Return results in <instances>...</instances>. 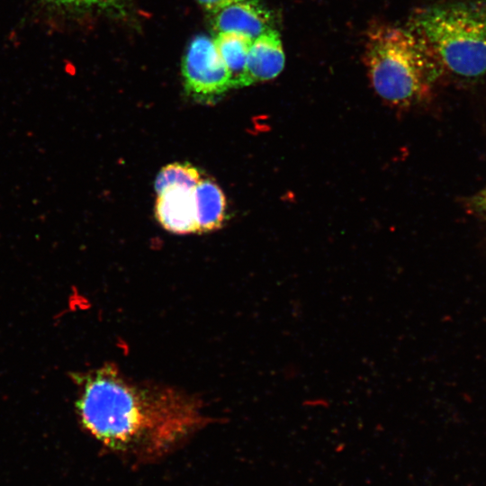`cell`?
Wrapping results in <instances>:
<instances>
[{
  "mask_svg": "<svg viewBox=\"0 0 486 486\" xmlns=\"http://www.w3.org/2000/svg\"><path fill=\"white\" fill-rule=\"evenodd\" d=\"M201 180L202 174L196 166L187 162H175L160 169L154 187L157 194L175 186L194 189Z\"/></svg>",
  "mask_w": 486,
  "mask_h": 486,
  "instance_id": "10",
  "label": "cell"
},
{
  "mask_svg": "<svg viewBox=\"0 0 486 486\" xmlns=\"http://www.w3.org/2000/svg\"><path fill=\"white\" fill-rule=\"evenodd\" d=\"M270 11L259 0H242L212 14V25L216 33L234 32L255 40L272 29Z\"/></svg>",
  "mask_w": 486,
  "mask_h": 486,
  "instance_id": "5",
  "label": "cell"
},
{
  "mask_svg": "<svg viewBox=\"0 0 486 486\" xmlns=\"http://www.w3.org/2000/svg\"><path fill=\"white\" fill-rule=\"evenodd\" d=\"M182 76L187 94L197 100H214L231 88L213 39L203 34L190 41L182 60Z\"/></svg>",
  "mask_w": 486,
  "mask_h": 486,
  "instance_id": "4",
  "label": "cell"
},
{
  "mask_svg": "<svg viewBox=\"0 0 486 486\" xmlns=\"http://www.w3.org/2000/svg\"><path fill=\"white\" fill-rule=\"evenodd\" d=\"M58 6L77 10H98L104 12H122L129 0H47Z\"/></svg>",
  "mask_w": 486,
  "mask_h": 486,
  "instance_id": "11",
  "label": "cell"
},
{
  "mask_svg": "<svg viewBox=\"0 0 486 486\" xmlns=\"http://www.w3.org/2000/svg\"><path fill=\"white\" fill-rule=\"evenodd\" d=\"M199 234L221 229L227 221L228 202L220 186L212 179L199 182L194 189Z\"/></svg>",
  "mask_w": 486,
  "mask_h": 486,
  "instance_id": "8",
  "label": "cell"
},
{
  "mask_svg": "<svg viewBox=\"0 0 486 486\" xmlns=\"http://www.w3.org/2000/svg\"><path fill=\"white\" fill-rule=\"evenodd\" d=\"M75 382L85 428L106 447L138 460L160 457L208 423L194 397L131 381L113 364L78 374Z\"/></svg>",
  "mask_w": 486,
  "mask_h": 486,
  "instance_id": "1",
  "label": "cell"
},
{
  "mask_svg": "<svg viewBox=\"0 0 486 486\" xmlns=\"http://www.w3.org/2000/svg\"><path fill=\"white\" fill-rule=\"evenodd\" d=\"M155 216L169 232L180 235L197 233L194 189L175 186L158 194Z\"/></svg>",
  "mask_w": 486,
  "mask_h": 486,
  "instance_id": "6",
  "label": "cell"
},
{
  "mask_svg": "<svg viewBox=\"0 0 486 486\" xmlns=\"http://www.w3.org/2000/svg\"><path fill=\"white\" fill-rule=\"evenodd\" d=\"M364 63L375 93L401 109L424 102L443 70L436 55L418 33L389 25L369 32Z\"/></svg>",
  "mask_w": 486,
  "mask_h": 486,
  "instance_id": "2",
  "label": "cell"
},
{
  "mask_svg": "<svg viewBox=\"0 0 486 486\" xmlns=\"http://www.w3.org/2000/svg\"><path fill=\"white\" fill-rule=\"evenodd\" d=\"M212 39L229 73L230 87L248 86L247 64L253 40L234 32H218Z\"/></svg>",
  "mask_w": 486,
  "mask_h": 486,
  "instance_id": "9",
  "label": "cell"
},
{
  "mask_svg": "<svg viewBox=\"0 0 486 486\" xmlns=\"http://www.w3.org/2000/svg\"><path fill=\"white\" fill-rule=\"evenodd\" d=\"M464 208L469 214L486 220V187L468 197Z\"/></svg>",
  "mask_w": 486,
  "mask_h": 486,
  "instance_id": "12",
  "label": "cell"
},
{
  "mask_svg": "<svg viewBox=\"0 0 486 486\" xmlns=\"http://www.w3.org/2000/svg\"><path fill=\"white\" fill-rule=\"evenodd\" d=\"M284 62L280 35L272 28L252 41L247 64L248 86L275 78L284 69Z\"/></svg>",
  "mask_w": 486,
  "mask_h": 486,
  "instance_id": "7",
  "label": "cell"
},
{
  "mask_svg": "<svg viewBox=\"0 0 486 486\" xmlns=\"http://www.w3.org/2000/svg\"><path fill=\"white\" fill-rule=\"evenodd\" d=\"M242 0H196V2L211 14Z\"/></svg>",
  "mask_w": 486,
  "mask_h": 486,
  "instance_id": "13",
  "label": "cell"
},
{
  "mask_svg": "<svg viewBox=\"0 0 486 486\" xmlns=\"http://www.w3.org/2000/svg\"><path fill=\"white\" fill-rule=\"evenodd\" d=\"M443 69L465 79L486 75V2L457 0L419 13L413 21Z\"/></svg>",
  "mask_w": 486,
  "mask_h": 486,
  "instance_id": "3",
  "label": "cell"
}]
</instances>
